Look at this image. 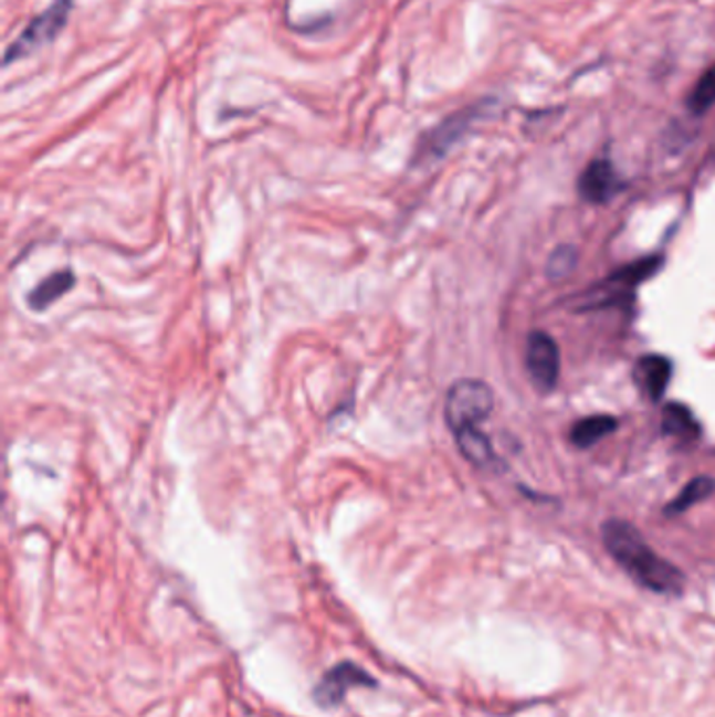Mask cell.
Wrapping results in <instances>:
<instances>
[{"mask_svg": "<svg viewBox=\"0 0 715 717\" xmlns=\"http://www.w3.org/2000/svg\"><path fill=\"white\" fill-rule=\"evenodd\" d=\"M602 544L614 562L649 592L661 595H680L684 592V573L654 552L651 544L642 537L632 523L609 518L602 525Z\"/></svg>", "mask_w": 715, "mask_h": 717, "instance_id": "cell-1", "label": "cell"}, {"mask_svg": "<svg viewBox=\"0 0 715 717\" xmlns=\"http://www.w3.org/2000/svg\"><path fill=\"white\" fill-rule=\"evenodd\" d=\"M663 267L661 256H644L630 265L613 271L602 282L588 287L581 296L571 300L572 310H598V308L628 307L634 298L635 289L651 280Z\"/></svg>", "mask_w": 715, "mask_h": 717, "instance_id": "cell-2", "label": "cell"}, {"mask_svg": "<svg viewBox=\"0 0 715 717\" xmlns=\"http://www.w3.org/2000/svg\"><path fill=\"white\" fill-rule=\"evenodd\" d=\"M495 397L487 382L462 378L451 384L445 394V422L451 432L481 426L493 411Z\"/></svg>", "mask_w": 715, "mask_h": 717, "instance_id": "cell-3", "label": "cell"}, {"mask_svg": "<svg viewBox=\"0 0 715 717\" xmlns=\"http://www.w3.org/2000/svg\"><path fill=\"white\" fill-rule=\"evenodd\" d=\"M72 4H74V0H55L51 7H46L42 11L41 15H36L34 20L30 21L21 30L18 41L7 49L4 63L9 65V63L23 60L25 55L39 51L44 44L55 41L57 34L62 32L63 25L70 20Z\"/></svg>", "mask_w": 715, "mask_h": 717, "instance_id": "cell-4", "label": "cell"}, {"mask_svg": "<svg viewBox=\"0 0 715 717\" xmlns=\"http://www.w3.org/2000/svg\"><path fill=\"white\" fill-rule=\"evenodd\" d=\"M525 368L535 390L548 394L560 380V349L550 334L535 329L527 336Z\"/></svg>", "mask_w": 715, "mask_h": 717, "instance_id": "cell-5", "label": "cell"}, {"mask_svg": "<svg viewBox=\"0 0 715 717\" xmlns=\"http://www.w3.org/2000/svg\"><path fill=\"white\" fill-rule=\"evenodd\" d=\"M485 103L481 105H472L464 112H458L450 116L448 120L439 124L437 128H432L429 135L422 139V144L418 145V160L420 162H432V160H441L453 145L458 144L469 130L472 124L476 123L483 114H485Z\"/></svg>", "mask_w": 715, "mask_h": 717, "instance_id": "cell-6", "label": "cell"}, {"mask_svg": "<svg viewBox=\"0 0 715 717\" xmlns=\"http://www.w3.org/2000/svg\"><path fill=\"white\" fill-rule=\"evenodd\" d=\"M625 187L623 179L619 177L617 168L611 160L598 158L586 166V170L579 175L577 191L579 196L590 204H609L617 193Z\"/></svg>", "mask_w": 715, "mask_h": 717, "instance_id": "cell-7", "label": "cell"}, {"mask_svg": "<svg viewBox=\"0 0 715 717\" xmlns=\"http://www.w3.org/2000/svg\"><path fill=\"white\" fill-rule=\"evenodd\" d=\"M674 376V363L663 355H642L634 363L635 389L651 403H661Z\"/></svg>", "mask_w": 715, "mask_h": 717, "instance_id": "cell-8", "label": "cell"}, {"mask_svg": "<svg viewBox=\"0 0 715 717\" xmlns=\"http://www.w3.org/2000/svg\"><path fill=\"white\" fill-rule=\"evenodd\" d=\"M357 684L369 686V684H374V677L368 676L355 663H340V665L332 667V672H327L324 679L317 684L315 698L322 705H338L347 695L348 688L357 686Z\"/></svg>", "mask_w": 715, "mask_h": 717, "instance_id": "cell-9", "label": "cell"}, {"mask_svg": "<svg viewBox=\"0 0 715 717\" xmlns=\"http://www.w3.org/2000/svg\"><path fill=\"white\" fill-rule=\"evenodd\" d=\"M453 436H455L458 450L466 457V462H471L474 468L490 472H497L504 468V462L497 455V451L493 450L490 436L481 431L479 426L453 432Z\"/></svg>", "mask_w": 715, "mask_h": 717, "instance_id": "cell-10", "label": "cell"}, {"mask_svg": "<svg viewBox=\"0 0 715 717\" xmlns=\"http://www.w3.org/2000/svg\"><path fill=\"white\" fill-rule=\"evenodd\" d=\"M661 434L680 443H693L701 436V424L695 413L684 403H667L661 411Z\"/></svg>", "mask_w": 715, "mask_h": 717, "instance_id": "cell-11", "label": "cell"}, {"mask_svg": "<svg viewBox=\"0 0 715 717\" xmlns=\"http://www.w3.org/2000/svg\"><path fill=\"white\" fill-rule=\"evenodd\" d=\"M617 424H619L617 418L609 413L588 415L572 424L569 439L577 450H590L596 443H600L602 439L613 434L617 431Z\"/></svg>", "mask_w": 715, "mask_h": 717, "instance_id": "cell-12", "label": "cell"}, {"mask_svg": "<svg viewBox=\"0 0 715 717\" xmlns=\"http://www.w3.org/2000/svg\"><path fill=\"white\" fill-rule=\"evenodd\" d=\"M74 284H76L74 271L62 268V271L49 275L46 280H42L41 284L28 294V305L32 310H44L53 303H57L63 294H67L74 287Z\"/></svg>", "mask_w": 715, "mask_h": 717, "instance_id": "cell-13", "label": "cell"}, {"mask_svg": "<svg viewBox=\"0 0 715 717\" xmlns=\"http://www.w3.org/2000/svg\"><path fill=\"white\" fill-rule=\"evenodd\" d=\"M715 493V481L712 476H696L684 485V489L675 495L674 499L665 506V516H680L688 513L693 506L709 499Z\"/></svg>", "mask_w": 715, "mask_h": 717, "instance_id": "cell-14", "label": "cell"}, {"mask_svg": "<svg viewBox=\"0 0 715 717\" xmlns=\"http://www.w3.org/2000/svg\"><path fill=\"white\" fill-rule=\"evenodd\" d=\"M688 109L695 116H703L705 112H709L715 105V65H712L698 81H696L693 91L688 93L686 99Z\"/></svg>", "mask_w": 715, "mask_h": 717, "instance_id": "cell-15", "label": "cell"}, {"mask_svg": "<svg viewBox=\"0 0 715 717\" xmlns=\"http://www.w3.org/2000/svg\"><path fill=\"white\" fill-rule=\"evenodd\" d=\"M579 263V254H577V247L571 246V244H562V246L556 247L553 254L548 256V265H546V275L553 280V282H558L562 277H569L575 267Z\"/></svg>", "mask_w": 715, "mask_h": 717, "instance_id": "cell-16", "label": "cell"}]
</instances>
